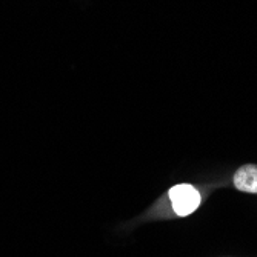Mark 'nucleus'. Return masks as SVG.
<instances>
[{
	"mask_svg": "<svg viewBox=\"0 0 257 257\" xmlns=\"http://www.w3.org/2000/svg\"><path fill=\"white\" fill-rule=\"evenodd\" d=\"M170 199L173 203V209L177 216L185 217L194 213L200 205V194L193 185L180 183L170 190Z\"/></svg>",
	"mask_w": 257,
	"mask_h": 257,
	"instance_id": "f257e3e1",
	"label": "nucleus"
},
{
	"mask_svg": "<svg viewBox=\"0 0 257 257\" xmlns=\"http://www.w3.org/2000/svg\"><path fill=\"white\" fill-rule=\"evenodd\" d=\"M234 185L239 191L257 194V165H243L234 174Z\"/></svg>",
	"mask_w": 257,
	"mask_h": 257,
	"instance_id": "f03ea898",
	"label": "nucleus"
}]
</instances>
